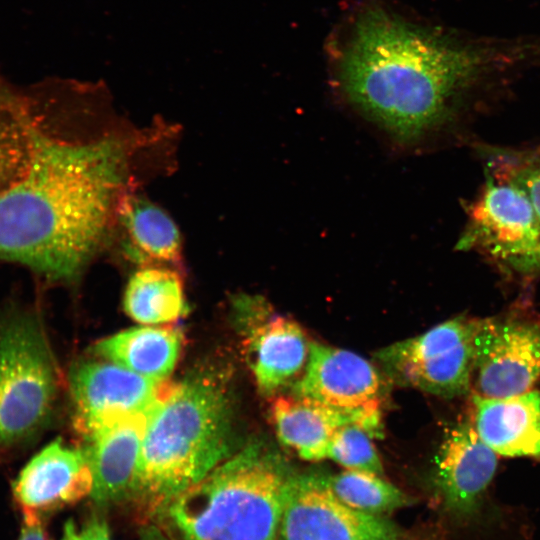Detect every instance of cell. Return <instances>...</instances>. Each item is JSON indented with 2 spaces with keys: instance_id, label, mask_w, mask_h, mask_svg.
<instances>
[{
  "instance_id": "25",
  "label": "cell",
  "mask_w": 540,
  "mask_h": 540,
  "mask_svg": "<svg viewBox=\"0 0 540 540\" xmlns=\"http://www.w3.org/2000/svg\"><path fill=\"white\" fill-rule=\"evenodd\" d=\"M60 540H113L106 520L99 514H92L77 523H65Z\"/></svg>"
},
{
  "instance_id": "13",
  "label": "cell",
  "mask_w": 540,
  "mask_h": 540,
  "mask_svg": "<svg viewBox=\"0 0 540 540\" xmlns=\"http://www.w3.org/2000/svg\"><path fill=\"white\" fill-rule=\"evenodd\" d=\"M92 472L82 448L56 439L35 454L13 483L23 515L45 513L90 496Z\"/></svg>"
},
{
  "instance_id": "3",
  "label": "cell",
  "mask_w": 540,
  "mask_h": 540,
  "mask_svg": "<svg viewBox=\"0 0 540 540\" xmlns=\"http://www.w3.org/2000/svg\"><path fill=\"white\" fill-rule=\"evenodd\" d=\"M232 411L217 365L172 382L150 412L128 500L145 519L231 455Z\"/></svg>"
},
{
  "instance_id": "17",
  "label": "cell",
  "mask_w": 540,
  "mask_h": 540,
  "mask_svg": "<svg viewBox=\"0 0 540 540\" xmlns=\"http://www.w3.org/2000/svg\"><path fill=\"white\" fill-rule=\"evenodd\" d=\"M270 416L279 441L306 461L326 459L332 436L346 424L368 432L361 417L293 394L274 395Z\"/></svg>"
},
{
  "instance_id": "15",
  "label": "cell",
  "mask_w": 540,
  "mask_h": 540,
  "mask_svg": "<svg viewBox=\"0 0 540 540\" xmlns=\"http://www.w3.org/2000/svg\"><path fill=\"white\" fill-rule=\"evenodd\" d=\"M151 411L126 417L83 438L82 449L93 477L90 497L98 507L129 500Z\"/></svg>"
},
{
  "instance_id": "26",
  "label": "cell",
  "mask_w": 540,
  "mask_h": 540,
  "mask_svg": "<svg viewBox=\"0 0 540 540\" xmlns=\"http://www.w3.org/2000/svg\"><path fill=\"white\" fill-rule=\"evenodd\" d=\"M41 519L37 516L23 515L19 540H49Z\"/></svg>"
},
{
  "instance_id": "14",
  "label": "cell",
  "mask_w": 540,
  "mask_h": 540,
  "mask_svg": "<svg viewBox=\"0 0 540 540\" xmlns=\"http://www.w3.org/2000/svg\"><path fill=\"white\" fill-rule=\"evenodd\" d=\"M496 467L497 454L480 439L470 420L450 428L434 469V483L445 506L458 513L474 511Z\"/></svg>"
},
{
  "instance_id": "12",
  "label": "cell",
  "mask_w": 540,
  "mask_h": 540,
  "mask_svg": "<svg viewBox=\"0 0 540 540\" xmlns=\"http://www.w3.org/2000/svg\"><path fill=\"white\" fill-rule=\"evenodd\" d=\"M291 391L361 417L371 436L380 437L382 380L376 367L360 355L311 342L306 366Z\"/></svg>"
},
{
  "instance_id": "9",
  "label": "cell",
  "mask_w": 540,
  "mask_h": 540,
  "mask_svg": "<svg viewBox=\"0 0 540 540\" xmlns=\"http://www.w3.org/2000/svg\"><path fill=\"white\" fill-rule=\"evenodd\" d=\"M171 384L105 359L78 361L68 376L73 426L84 438L121 419L149 412Z\"/></svg>"
},
{
  "instance_id": "19",
  "label": "cell",
  "mask_w": 540,
  "mask_h": 540,
  "mask_svg": "<svg viewBox=\"0 0 540 540\" xmlns=\"http://www.w3.org/2000/svg\"><path fill=\"white\" fill-rule=\"evenodd\" d=\"M117 215L127 240L126 250L132 260L141 266H166L180 262L179 230L161 208L141 197L124 193Z\"/></svg>"
},
{
  "instance_id": "7",
  "label": "cell",
  "mask_w": 540,
  "mask_h": 540,
  "mask_svg": "<svg viewBox=\"0 0 540 540\" xmlns=\"http://www.w3.org/2000/svg\"><path fill=\"white\" fill-rule=\"evenodd\" d=\"M476 323L452 318L380 349L375 357L399 385L444 398L465 395L473 382Z\"/></svg>"
},
{
  "instance_id": "6",
  "label": "cell",
  "mask_w": 540,
  "mask_h": 540,
  "mask_svg": "<svg viewBox=\"0 0 540 540\" xmlns=\"http://www.w3.org/2000/svg\"><path fill=\"white\" fill-rule=\"evenodd\" d=\"M484 174L456 249L484 256L509 277H540V220L529 197L495 168L485 164Z\"/></svg>"
},
{
  "instance_id": "23",
  "label": "cell",
  "mask_w": 540,
  "mask_h": 540,
  "mask_svg": "<svg viewBox=\"0 0 540 540\" xmlns=\"http://www.w3.org/2000/svg\"><path fill=\"white\" fill-rule=\"evenodd\" d=\"M481 153L486 165L502 172L523 189L540 220V147H488Z\"/></svg>"
},
{
  "instance_id": "22",
  "label": "cell",
  "mask_w": 540,
  "mask_h": 540,
  "mask_svg": "<svg viewBox=\"0 0 540 540\" xmlns=\"http://www.w3.org/2000/svg\"><path fill=\"white\" fill-rule=\"evenodd\" d=\"M333 494L345 505L371 515H381L409 503L408 496L381 475L345 470L324 475Z\"/></svg>"
},
{
  "instance_id": "20",
  "label": "cell",
  "mask_w": 540,
  "mask_h": 540,
  "mask_svg": "<svg viewBox=\"0 0 540 540\" xmlns=\"http://www.w3.org/2000/svg\"><path fill=\"white\" fill-rule=\"evenodd\" d=\"M123 307L130 318L146 325L178 320L188 311L180 275L163 265L141 266L126 285Z\"/></svg>"
},
{
  "instance_id": "11",
  "label": "cell",
  "mask_w": 540,
  "mask_h": 540,
  "mask_svg": "<svg viewBox=\"0 0 540 540\" xmlns=\"http://www.w3.org/2000/svg\"><path fill=\"white\" fill-rule=\"evenodd\" d=\"M472 387L480 396L508 397L540 380V322L520 316L477 320Z\"/></svg>"
},
{
  "instance_id": "4",
  "label": "cell",
  "mask_w": 540,
  "mask_h": 540,
  "mask_svg": "<svg viewBox=\"0 0 540 540\" xmlns=\"http://www.w3.org/2000/svg\"><path fill=\"white\" fill-rule=\"evenodd\" d=\"M292 474L251 442L147 518L141 540H276Z\"/></svg>"
},
{
  "instance_id": "8",
  "label": "cell",
  "mask_w": 540,
  "mask_h": 540,
  "mask_svg": "<svg viewBox=\"0 0 540 540\" xmlns=\"http://www.w3.org/2000/svg\"><path fill=\"white\" fill-rule=\"evenodd\" d=\"M232 304L256 385L263 395L274 396L302 374L311 342L297 322L277 313L260 296L237 295Z\"/></svg>"
},
{
  "instance_id": "10",
  "label": "cell",
  "mask_w": 540,
  "mask_h": 540,
  "mask_svg": "<svg viewBox=\"0 0 540 540\" xmlns=\"http://www.w3.org/2000/svg\"><path fill=\"white\" fill-rule=\"evenodd\" d=\"M396 526L381 515L341 502L323 474H295L286 489L276 540H397Z\"/></svg>"
},
{
  "instance_id": "21",
  "label": "cell",
  "mask_w": 540,
  "mask_h": 540,
  "mask_svg": "<svg viewBox=\"0 0 540 540\" xmlns=\"http://www.w3.org/2000/svg\"><path fill=\"white\" fill-rule=\"evenodd\" d=\"M32 150L31 97L0 74V192L25 173Z\"/></svg>"
},
{
  "instance_id": "24",
  "label": "cell",
  "mask_w": 540,
  "mask_h": 540,
  "mask_svg": "<svg viewBox=\"0 0 540 540\" xmlns=\"http://www.w3.org/2000/svg\"><path fill=\"white\" fill-rule=\"evenodd\" d=\"M373 437L356 424L340 427L332 436L326 458L346 470L365 471L383 476L379 454L371 441Z\"/></svg>"
},
{
  "instance_id": "5",
  "label": "cell",
  "mask_w": 540,
  "mask_h": 540,
  "mask_svg": "<svg viewBox=\"0 0 540 540\" xmlns=\"http://www.w3.org/2000/svg\"><path fill=\"white\" fill-rule=\"evenodd\" d=\"M58 391V368L37 317H0L1 454L27 445L46 427Z\"/></svg>"
},
{
  "instance_id": "1",
  "label": "cell",
  "mask_w": 540,
  "mask_h": 540,
  "mask_svg": "<svg viewBox=\"0 0 540 540\" xmlns=\"http://www.w3.org/2000/svg\"><path fill=\"white\" fill-rule=\"evenodd\" d=\"M536 64L540 36L462 37L379 5L353 16L333 52L342 98L402 147L458 136Z\"/></svg>"
},
{
  "instance_id": "2",
  "label": "cell",
  "mask_w": 540,
  "mask_h": 540,
  "mask_svg": "<svg viewBox=\"0 0 540 540\" xmlns=\"http://www.w3.org/2000/svg\"><path fill=\"white\" fill-rule=\"evenodd\" d=\"M32 150L22 177L0 192V262L69 283L108 236L127 176L115 137L82 141L57 130L32 93Z\"/></svg>"
},
{
  "instance_id": "18",
  "label": "cell",
  "mask_w": 540,
  "mask_h": 540,
  "mask_svg": "<svg viewBox=\"0 0 540 540\" xmlns=\"http://www.w3.org/2000/svg\"><path fill=\"white\" fill-rule=\"evenodd\" d=\"M183 347L179 327L146 326L121 331L96 343L94 352L140 376L167 380Z\"/></svg>"
},
{
  "instance_id": "16",
  "label": "cell",
  "mask_w": 540,
  "mask_h": 540,
  "mask_svg": "<svg viewBox=\"0 0 540 540\" xmlns=\"http://www.w3.org/2000/svg\"><path fill=\"white\" fill-rule=\"evenodd\" d=\"M471 423L497 455L540 458V391L490 398L472 396Z\"/></svg>"
}]
</instances>
